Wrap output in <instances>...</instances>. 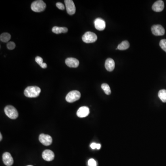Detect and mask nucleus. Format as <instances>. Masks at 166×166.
<instances>
[{
	"mask_svg": "<svg viewBox=\"0 0 166 166\" xmlns=\"http://www.w3.org/2000/svg\"><path fill=\"white\" fill-rule=\"evenodd\" d=\"M105 67L106 70L109 72L113 71L115 68V61H113L112 59H107L105 63Z\"/></svg>",
	"mask_w": 166,
	"mask_h": 166,
	"instance_id": "2eb2a0df",
	"label": "nucleus"
},
{
	"mask_svg": "<svg viewBox=\"0 0 166 166\" xmlns=\"http://www.w3.org/2000/svg\"><path fill=\"white\" fill-rule=\"evenodd\" d=\"M56 6L57 8L60 10H64L65 9V6L61 2H57L56 3Z\"/></svg>",
	"mask_w": 166,
	"mask_h": 166,
	"instance_id": "393cba45",
	"label": "nucleus"
},
{
	"mask_svg": "<svg viewBox=\"0 0 166 166\" xmlns=\"http://www.w3.org/2000/svg\"><path fill=\"white\" fill-rule=\"evenodd\" d=\"M42 157L44 160L50 162L54 160L55 154L52 150H46L42 152Z\"/></svg>",
	"mask_w": 166,
	"mask_h": 166,
	"instance_id": "9b49d317",
	"label": "nucleus"
},
{
	"mask_svg": "<svg viewBox=\"0 0 166 166\" xmlns=\"http://www.w3.org/2000/svg\"><path fill=\"white\" fill-rule=\"evenodd\" d=\"M89 166H97V163L94 159H90L88 162Z\"/></svg>",
	"mask_w": 166,
	"mask_h": 166,
	"instance_id": "b1692460",
	"label": "nucleus"
},
{
	"mask_svg": "<svg viewBox=\"0 0 166 166\" xmlns=\"http://www.w3.org/2000/svg\"><path fill=\"white\" fill-rule=\"evenodd\" d=\"M46 5L43 1L38 0L33 1L31 4V9L33 11L39 13L44 10Z\"/></svg>",
	"mask_w": 166,
	"mask_h": 166,
	"instance_id": "f03ea898",
	"label": "nucleus"
},
{
	"mask_svg": "<svg viewBox=\"0 0 166 166\" xmlns=\"http://www.w3.org/2000/svg\"><path fill=\"white\" fill-rule=\"evenodd\" d=\"M39 140L40 143L45 146H50L52 143V138L51 137L43 133L40 134L39 137Z\"/></svg>",
	"mask_w": 166,
	"mask_h": 166,
	"instance_id": "6e6552de",
	"label": "nucleus"
},
{
	"mask_svg": "<svg viewBox=\"0 0 166 166\" xmlns=\"http://www.w3.org/2000/svg\"><path fill=\"white\" fill-rule=\"evenodd\" d=\"M4 112L8 117L11 119H16L18 117V114L17 110L13 106L8 105L6 106L4 109Z\"/></svg>",
	"mask_w": 166,
	"mask_h": 166,
	"instance_id": "7ed1b4c3",
	"label": "nucleus"
},
{
	"mask_svg": "<svg viewBox=\"0 0 166 166\" xmlns=\"http://www.w3.org/2000/svg\"><path fill=\"white\" fill-rule=\"evenodd\" d=\"M164 8V2L162 0L157 1L153 4L152 9L154 11L156 12H160L163 11Z\"/></svg>",
	"mask_w": 166,
	"mask_h": 166,
	"instance_id": "f8f14e48",
	"label": "nucleus"
},
{
	"mask_svg": "<svg viewBox=\"0 0 166 166\" xmlns=\"http://www.w3.org/2000/svg\"><path fill=\"white\" fill-rule=\"evenodd\" d=\"M151 31L155 36H163L165 34V31L163 27L160 25H156L151 27Z\"/></svg>",
	"mask_w": 166,
	"mask_h": 166,
	"instance_id": "0eeeda50",
	"label": "nucleus"
},
{
	"mask_svg": "<svg viewBox=\"0 0 166 166\" xmlns=\"http://www.w3.org/2000/svg\"><path fill=\"white\" fill-rule=\"evenodd\" d=\"M94 25L96 30L102 31L106 27V23L104 20L101 18H97L94 21Z\"/></svg>",
	"mask_w": 166,
	"mask_h": 166,
	"instance_id": "9d476101",
	"label": "nucleus"
},
{
	"mask_svg": "<svg viewBox=\"0 0 166 166\" xmlns=\"http://www.w3.org/2000/svg\"><path fill=\"white\" fill-rule=\"evenodd\" d=\"M158 96L163 102H166V89H161L158 92Z\"/></svg>",
	"mask_w": 166,
	"mask_h": 166,
	"instance_id": "6ab92c4d",
	"label": "nucleus"
},
{
	"mask_svg": "<svg viewBox=\"0 0 166 166\" xmlns=\"http://www.w3.org/2000/svg\"><path fill=\"white\" fill-rule=\"evenodd\" d=\"M96 144L97 143H92V144H91V147L92 149L94 150V149H96Z\"/></svg>",
	"mask_w": 166,
	"mask_h": 166,
	"instance_id": "a878e982",
	"label": "nucleus"
},
{
	"mask_svg": "<svg viewBox=\"0 0 166 166\" xmlns=\"http://www.w3.org/2000/svg\"><path fill=\"white\" fill-rule=\"evenodd\" d=\"M41 89L38 86H28L24 91V95L27 98H35L39 96Z\"/></svg>",
	"mask_w": 166,
	"mask_h": 166,
	"instance_id": "f257e3e1",
	"label": "nucleus"
},
{
	"mask_svg": "<svg viewBox=\"0 0 166 166\" xmlns=\"http://www.w3.org/2000/svg\"><path fill=\"white\" fill-rule=\"evenodd\" d=\"M129 46L130 44L127 41H124L119 44L116 49L120 51H124L128 49L129 48Z\"/></svg>",
	"mask_w": 166,
	"mask_h": 166,
	"instance_id": "f3484780",
	"label": "nucleus"
},
{
	"mask_svg": "<svg viewBox=\"0 0 166 166\" xmlns=\"http://www.w3.org/2000/svg\"><path fill=\"white\" fill-rule=\"evenodd\" d=\"M66 65L70 68H76L79 64V60L74 58L70 57L66 59L65 61Z\"/></svg>",
	"mask_w": 166,
	"mask_h": 166,
	"instance_id": "4468645a",
	"label": "nucleus"
},
{
	"mask_svg": "<svg viewBox=\"0 0 166 166\" xmlns=\"http://www.w3.org/2000/svg\"><path fill=\"white\" fill-rule=\"evenodd\" d=\"M89 113V109L87 107L83 106L78 109L77 115L79 118H84L88 115Z\"/></svg>",
	"mask_w": 166,
	"mask_h": 166,
	"instance_id": "ddd939ff",
	"label": "nucleus"
},
{
	"mask_svg": "<svg viewBox=\"0 0 166 166\" xmlns=\"http://www.w3.org/2000/svg\"><path fill=\"white\" fill-rule=\"evenodd\" d=\"M2 160L6 166H11L14 163V159L9 153L5 152L2 156Z\"/></svg>",
	"mask_w": 166,
	"mask_h": 166,
	"instance_id": "1a4fd4ad",
	"label": "nucleus"
},
{
	"mask_svg": "<svg viewBox=\"0 0 166 166\" xmlns=\"http://www.w3.org/2000/svg\"><path fill=\"white\" fill-rule=\"evenodd\" d=\"M35 61L42 68H46L47 67V64L44 63L42 58L40 56H37L35 58Z\"/></svg>",
	"mask_w": 166,
	"mask_h": 166,
	"instance_id": "aec40b11",
	"label": "nucleus"
},
{
	"mask_svg": "<svg viewBox=\"0 0 166 166\" xmlns=\"http://www.w3.org/2000/svg\"><path fill=\"white\" fill-rule=\"evenodd\" d=\"M159 45L161 48L166 52V39H162L161 40Z\"/></svg>",
	"mask_w": 166,
	"mask_h": 166,
	"instance_id": "4be33fe9",
	"label": "nucleus"
},
{
	"mask_svg": "<svg viewBox=\"0 0 166 166\" xmlns=\"http://www.w3.org/2000/svg\"><path fill=\"white\" fill-rule=\"evenodd\" d=\"M52 32L55 34H60L61 33H66L68 31V29L65 27H54L52 29Z\"/></svg>",
	"mask_w": 166,
	"mask_h": 166,
	"instance_id": "dca6fc26",
	"label": "nucleus"
},
{
	"mask_svg": "<svg viewBox=\"0 0 166 166\" xmlns=\"http://www.w3.org/2000/svg\"><path fill=\"white\" fill-rule=\"evenodd\" d=\"M0 137H1V139H0V140H1H1H2V135H1V134H0Z\"/></svg>",
	"mask_w": 166,
	"mask_h": 166,
	"instance_id": "cd10ccee",
	"label": "nucleus"
},
{
	"mask_svg": "<svg viewBox=\"0 0 166 166\" xmlns=\"http://www.w3.org/2000/svg\"><path fill=\"white\" fill-rule=\"evenodd\" d=\"M101 87H102V89H103V91H104L106 94L109 95H110L111 94V89H110V87H109L108 84H105V83L102 84L101 85Z\"/></svg>",
	"mask_w": 166,
	"mask_h": 166,
	"instance_id": "412c9836",
	"label": "nucleus"
},
{
	"mask_svg": "<svg viewBox=\"0 0 166 166\" xmlns=\"http://www.w3.org/2000/svg\"><path fill=\"white\" fill-rule=\"evenodd\" d=\"M32 166V165H28V166Z\"/></svg>",
	"mask_w": 166,
	"mask_h": 166,
	"instance_id": "c85d7f7f",
	"label": "nucleus"
},
{
	"mask_svg": "<svg viewBox=\"0 0 166 166\" xmlns=\"http://www.w3.org/2000/svg\"><path fill=\"white\" fill-rule=\"evenodd\" d=\"M81 97L80 92L78 91H72L69 92L66 97V100L67 102L70 103H72L79 100Z\"/></svg>",
	"mask_w": 166,
	"mask_h": 166,
	"instance_id": "20e7f679",
	"label": "nucleus"
},
{
	"mask_svg": "<svg viewBox=\"0 0 166 166\" xmlns=\"http://www.w3.org/2000/svg\"><path fill=\"white\" fill-rule=\"evenodd\" d=\"M11 38V35L8 33H3L1 35L0 40L2 42H7L9 41Z\"/></svg>",
	"mask_w": 166,
	"mask_h": 166,
	"instance_id": "a211bd4d",
	"label": "nucleus"
},
{
	"mask_svg": "<svg viewBox=\"0 0 166 166\" xmlns=\"http://www.w3.org/2000/svg\"><path fill=\"white\" fill-rule=\"evenodd\" d=\"M97 39L98 37L95 33L91 31H87L82 36L83 41L87 44L95 42Z\"/></svg>",
	"mask_w": 166,
	"mask_h": 166,
	"instance_id": "39448f33",
	"label": "nucleus"
},
{
	"mask_svg": "<svg viewBox=\"0 0 166 166\" xmlns=\"http://www.w3.org/2000/svg\"><path fill=\"white\" fill-rule=\"evenodd\" d=\"M101 144H100V143H97V144H96V149H98V150H99L101 148Z\"/></svg>",
	"mask_w": 166,
	"mask_h": 166,
	"instance_id": "bb28decb",
	"label": "nucleus"
},
{
	"mask_svg": "<svg viewBox=\"0 0 166 166\" xmlns=\"http://www.w3.org/2000/svg\"><path fill=\"white\" fill-rule=\"evenodd\" d=\"M65 3L67 13L69 15H73L75 13L76 7L74 3L72 0H65Z\"/></svg>",
	"mask_w": 166,
	"mask_h": 166,
	"instance_id": "423d86ee",
	"label": "nucleus"
},
{
	"mask_svg": "<svg viewBox=\"0 0 166 166\" xmlns=\"http://www.w3.org/2000/svg\"><path fill=\"white\" fill-rule=\"evenodd\" d=\"M7 46L8 49L9 50H13L15 48L16 45H15L14 42H10L8 43Z\"/></svg>",
	"mask_w": 166,
	"mask_h": 166,
	"instance_id": "5701e85b",
	"label": "nucleus"
}]
</instances>
